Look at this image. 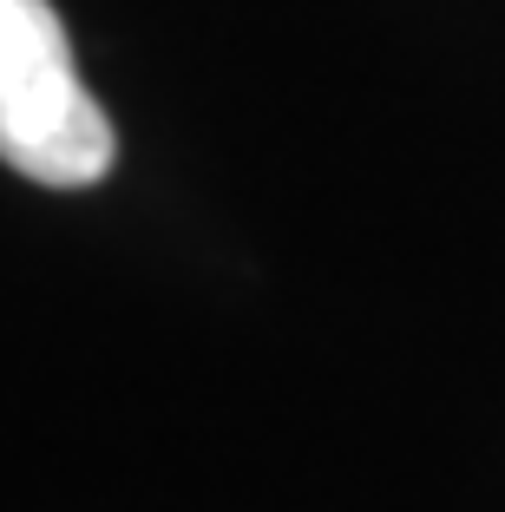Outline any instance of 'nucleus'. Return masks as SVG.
Segmentation results:
<instances>
[{
	"label": "nucleus",
	"instance_id": "nucleus-1",
	"mask_svg": "<svg viewBox=\"0 0 505 512\" xmlns=\"http://www.w3.org/2000/svg\"><path fill=\"white\" fill-rule=\"evenodd\" d=\"M112 151V119L79 79L53 0H0V165L46 191H86Z\"/></svg>",
	"mask_w": 505,
	"mask_h": 512
}]
</instances>
